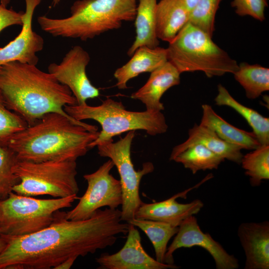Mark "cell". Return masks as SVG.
I'll return each mask as SVG.
<instances>
[{"instance_id":"cell-1","label":"cell","mask_w":269,"mask_h":269,"mask_svg":"<svg viewBox=\"0 0 269 269\" xmlns=\"http://www.w3.org/2000/svg\"><path fill=\"white\" fill-rule=\"evenodd\" d=\"M121 211L98 209L90 218L70 220L58 211L53 222L23 236L0 235L6 243L0 253V269H54L71 257H84L114 245L118 235H127L130 224Z\"/></svg>"},{"instance_id":"cell-2","label":"cell","mask_w":269,"mask_h":269,"mask_svg":"<svg viewBox=\"0 0 269 269\" xmlns=\"http://www.w3.org/2000/svg\"><path fill=\"white\" fill-rule=\"evenodd\" d=\"M99 133L96 126L50 113L14 134L6 145L18 160H76L86 154Z\"/></svg>"},{"instance_id":"cell-3","label":"cell","mask_w":269,"mask_h":269,"mask_svg":"<svg viewBox=\"0 0 269 269\" xmlns=\"http://www.w3.org/2000/svg\"><path fill=\"white\" fill-rule=\"evenodd\" d=\"M0 90L6 107L21 117L28 126L50 113L72 118L64 108L77 104L70 90L52 74L36 65L17 61L0 66Z\"/></svg>"},{"instance_id":"cell-4","label":"cell","mask_w":269,"mask_h":269,"mask_svg":"<svg viewBox=\"0 0 269 269\" xmlns=\"http://www.w3.org/2000/svg\"><path fill=\"white\" fill-rule=\"evenodd\" d=\"M138 0H77L70 15L62 18L37 17L41 29L54 37L86 41L120 28L123 22L134 21Z\"/></svg>"},{"instance_id":"cell-5","label":"cell","mask_w":269,"mask_h":269,"mask_svg":"<svg viewBox=\"0 0 269 269\" xmlns=\"http://www.w3.org/2000/svg\"><path fill=\"white\" fill-rule=\"evenodd\" d=\"M167 59L180 73L202 71L207 77L234 74L239 64L212 39L188 22L169 43Z\"/></svg>"},{"instance_id":"cell-6","label":"cell","mask_w":269,"mask_h":269,"mask_svg":"<svg viewBox=\"0 0 269 269\" xmlns=\"http://www.w3.org/2000/svg\"><path fill=\"white\" fill-rule=\"evenodd\" d=\"M64 110L76 120L92 119L100 124L102 130L90 144V148L125 132L143 130L149 135H155L165 133L168 129L161 112L128 111L121 102L110 98L97 106L75 104L66 105Z\"/></svg>"},{"instance_id":"cell-7","label":"cell","mask_w":269,"mask_h":269,"mask_svg":"<svg viewBox=\"0 0 269 269\" xmlns=\"http://www.w3.org/2000/svg\"><path fill=\"white\" fill-rule=\"evenodd\" d=\"M77 195L55 199H37L11 192L0 200V235L23 236L49 226L56 212L72 206Z\"/></svg>"},{"instance_id":"cell-8","label":"cell","mask_w":269,"mask_h":269,"mask_svg":"<svg viewBox=\"0 0 269 269\" xmlns=\"http://www.w3.org/2000/svg\"><path fill=\"white\" fill-rule=\"evenodd\" d=\"M76 167L73 160L39 162L18 160L13 171L19 182L12 191L28 196L48 195L64 198L77 195L79 189Z\"/></svg>"},{"instance_id":"cell-9","label":"cell","mask_w":269,"mask_h":269,"mask_svg":"<svg viewBox=\"0 0 269 269\" xmlns=\"http://www.w3.org/2000/svg\"><path fill=\"white\" fill-rule=\"evenodd\" d=\"M134 135L135 131H130L116 142L111 140L97 146L98 154L109 158L118 169L123 196L121 220L126 222L134 218L136 211L143 203L139 193L141 178L154 170V166L150 162L144 163L141 169L135 170L131 152Z\"/></svg>"},{"instance_id":"cell-10","label":"cell","mask_w":269,"mask_h":269,"mask_svg":"<svg viewBox=\"0 0 269 269\" xmlns=\"http://www.w3.org/2000/svg\"><path fill=\"white\" fill-rule=\"evenodd\" d=\"M114 166L110 159L96 171L84 175L87 188L77 205L65 212V217L70 220H83L91 218L101 208L117 209L123 201L122 189L120 180L110 173Z\"/></svg>"},{"instance_id":"cell-11","label":"cell","mask_w":269,"mask_h":269,"mask_svg":"<svg viewBox=\"0 0 269 269\" xmlns=\"http://www.w3.org/2000/svg\"><path fill=\"white\" fill-rule=\"evenodd\" d=\"M90 61L89 53L82 47H72L61 62L51 63L48 71L61 84L66 86L77 101V104H86V101L100 95L99 90L87 77L86 67Z\"/></svg>"},{"instance_id":"cell-12","label":"cell","mask_w":269,"mask_h":269,"mask_svg":"<svg viewBox=\"0 0 269 269\" xmlns=\"http://www.w3.org/2000/svg\"><path fill=\"white\" fill-rule=\"evenodd\" d=\"M194 246L206 250L212 257L217 269H237L239 267L238 260L233 255L227 253L209 233L202 232L194 215L185 219L178 226L175 237L167 249L165 263L174 264L173 254L177 249Z\"/></svg>"},{"instance_id":"cell-13","label":"cell","mask_w":269,"mask_h":269,"mask_svg":"<svg viewBox=\"0 0 269 269\" xmlns=\"http://www.w3.org/2000/svg\"><path fill=\"white\" fill-rule=\"evenodd\" d=\"M101 269H176L179 267L162 263L150 257L144 250L139 232L133 225L130 227L126 242L118 252L103 253L96 258Z\"/></svg>"},{"instance_id":"cell-14","label":"cell","mask_w":269,"mask_h":269,"mask_svg":"<svg viewBox=\"0 0 269 269\" xmlns=\"http://www.w3.org/2000/svg\"><path fill=\"white\" fill-rule=\"evenodd\" d=\"M24 0L25 11L21 31L13 40L0 48V66L14 61L35 65L38 62L36 53L42 50L44 40L33 30L32 21L35 9L42 0Z\"/></svg>"},{"instance_id":"cell-15","label":"cell","mask_w":269,"mask_h":269,"mask_svg":"<svg viewBox=\"0 0 269 269\" xmlns=\"http://www.w3.org/2000/svg\"><path fill=\"white\" fill-rule=\"evenodd\" d=\"M212 177V174H210L195 186L162 201L152 203L143 202L136 211L134 218L165 222L178 227L185 219L199 212L204 204L199 199H195L188 203H180L176 199L186 198L188 192Z\"/></svg>"},{"instance_id":"cell-16","label":"cell","mask_w":269,"mask_h":269,"mask_svg":"<svg viewBox=\"0 0 269 269\" xmlns=\"http://www.w3.org/2000/svg\"><path fill=\"white\" fill-rule=\"evenodd\" d=\"M238 236L244 251L245 269H269V222L241 224Z\"/></svg>"},{"instance_id":"cell-17","label":"cell","mask_w":269,"mask_h":269,"mask_svg":"<svg viewBox=\"0 0 269 269\" xmlns=\"http://www.w3.org/2000/svg\"><path fill=\"white\" fill-rule=\"evenodd\" d=\"M180 73L170 62L150 73L145 83L131 95V98L143 103L146 110L161 112L164 109L160 99L164 93L171 87L177 85L180 81Z\"/></svg>"},{"instance_id":"cell-18","label":"cell","mask_w":269,"mask_h":269,"mask_svg":"<svg viewBox=\"0 0 269 269\" xmlns=\"http://www.w3.org/2000/svg\"><path fill=\"white\" fill-rule=\"evenodd\" d=\"M131 56L127 63L114 72L116 86L119 89H126L130 80L142 73H151L168 61L166 48L159 46L153 48L139 47Z\"/></svg>"},{"instance_id":"cell-19","label":"cell","mask_w":269,"mask_h":269,"mask_svg":"<svg viewBox=\"0 0 269 269\" xmlns=\"http://www.w3.org/2000/svg\"><path fill=\"white\" fill-rule=\"evenodd\" d=\"M188 138L173 147L170 160L186 147L195 143L203 144L223 159L241 164L243 155L240 147L230 144L221 138L210 129L195 124L188 131Z\"/></svg>"},{"instance_id":"cell-20","label":"cell","mask_w":269,"mask_h":269,"mask_svg":"<svg viewBox=\"0 0 269 269\" xmlns=\"http://www.w3.org/2000/svg\"><path fill=\"white\" fill-rule=\"evenodd\" d=\"M190 11L180 0H160L156 10V34L170 42L189 22Z\"/></svg>"},{"instance_id":"cell-21","label":"cell","mask_w":269,"mask_h":269,"mask_svg":"<svg viewBox=\"0 0 269 269\" xmlns=\"http://www.w3.org/2000/svg\"><path fill=\"white\" fill-rule=\"evenodd\" d=\"M202 117L200 124L213 130L225 141L242 149L253 150L261 145L253 132H247L231 125L209 105H202Z\"/></svg>"},{"instance_id":"cell-22","label":"cell","mask_w":269,"mask_h":269,"mask_svg":"<svg viewBox=\"0 0 269 269\" xmlns=\"http://www.w3.org/2000/svg\"><path fill=\"white\" fill-rule=\"evenodd\" d=\"M134 20L135 38L127 54L131 56L139 47L151 48L158 46L159 42L156 34V10L157 0H138Z\"/></svg>"},{"instance_id":"cell-23","label":"cell","mask_w":269,"mask_h":269,"mask_svg":"<svg viewBox=\"0 0 269 269\" xmlns=\"http://www.w3.org/2000/svg\"><path fill=\"white\" fill-rule=\"evenodd\" d=\"M215 102L218 106H228L247 122L253 130L261 145L269 144V119L262 116L256 110L246 107L234 99L221 84L218 85V94Z\"/></svg>"},{"instance_id":"cell-24","label":"cell","mask_w":269,"mask_h":269,"mask_svg":"<svg viewBox=\"0 0 269 269\" xmlns=\"http://www.w3.org/2000/svg\"><path fill=\"white\" fill-rule=\"evenodd\" d=\"M127 222L145 233L154 248L155 259L159 262L165 263L167 244L177 233L178 227L165 222L135 218Z\"/></svg>"},{"instance_id":"cell-25","label":"cell","mask_w":269,"mask_h":269,"mask_svg":"<svg viewBox=\"0 0 269 269\" xmlns=\"http://www.w3.org/2000/svg\"><path fill=\"white\" fill-rule=\"evenodd\" d=\"M235 80L244 89L246 97L256 99L269 90V69L260 65L241 63L233 74Z\"/></svg>"},{"instance_id":"cell-26","label":"cell","mask_w":269,"mask_h":269,"mask_svg":"<svg viewBox=\"0 0 269 269\" xmlns=\"http://www.w3.org/2000/svg\"><path fill=\"white\" fill-rule=\"evenodd\" d=\"M224 160L200 143L186 147L171 159L181 163L193 174L200 170L217 169Z\"/></svg>"},{"instance_id":"cell-27","label":"cell","mask_w":269,"mask_h":269,"mask_svg":"<svg viewBox=\"0 0 269 269\" xmlns=\"http://www.w3.org/2000/svg\"><path fill=\"white\" fill-rule=\"evenodd\" d=\"M243 155L241 164L252 186H259L269 179V144L260 145Z\"/></svg>"},{"instance_id":"cell-28","label":"cell","mask_w":269,"mask_h":269,"mask_svg":"<svg viewBox=\"0 0 269 269\" xmlns=\"http://www.w3.org/2000/svg\"><path fill=\"white\" fill-rule=\"evenodd\" d=\"M15 153L7 145L0 144V200L6 198L13 191L19 180L13 171L18 161Z\"/></svg>"},{"instance_id":"cell-29","label":"cell","mask_w":269,"mask_h":269,"mask_svg":"<svg viewBox=\"0 0 269 269\" xmlns=\"http://www.w3.org/2000/svg\"><path fill=\"white\" fill-rule=\"evenodd\" d=\"M222 0H199L190 13L189 22L212 37L215 18Z\"/></svg>"},{"instance_id":"cell-30","label":"cell","mask_w":269,"mask_h":269,"mask_svg":"<svg viewBox=\"0 0 269 269\" xmlns=\"http://www.w3.org/2000/svg\"><path fill=\"white\" fill-rule=\"evenodd\" d=\"M27 126V123L21 117L6 107L0 90V144L6 145L14 134Z\"/></svg>"},{"instance_id":"cell-31","label":"cell","mask_w":269,"mask_h":269,"mask_svg":"<svg viewBox=\"0 0 269 269\" xmlns=\"http://www.w3.org/2000/svg\"><path fill=\"white\" fill-rule=\"evenodd\" d=\"M231 4L238 15H249L261 21L265 19V10L268 5L267 0H233Z\"/></svg>"},{"instance_id":"cell-32","label":"cell","mask_w":269,"mask_h":269,"mask_svg":"<svg viewBox=\"0 0 269 269\" xmlns=\"http://www.w3.org/2000/svg\"><path fill=\"white\" fill-rule=\"evenodd\" d=\"M24 12H17L0 4V32L4 28L14 25H22Z\"/></svg>"},{"instance_id":"cell-33","label":"cell","mask_w":269,"mask_h":269,"mask_svg":"<svg viewBox=\"0 0 269 269\" xmlns=\"http://www.w3.org/2000/svg\"><path fill=\"white\" fill-rule=\"evenodd\" d=\"M77 259V257H71L68 258L62 262L59 265L54 268V269H69L73 265L75 260Z\"/></svg>"},{"instance_id":"cell-34","label":"cell","mask_w":269,"mask_h":269,"mask_svg":"<svg viewBox=\"0 0 269 269\" xmlns=\"http://www.w3.org/2000/svg\"><path fill=\"white\" fill-rule=\"evenodd\" d=\"M181 0L186 6V7L188 9V10L191 11L192 9L195 7L199 0Z\"/></svg>"},{"instance_id":"cell-35","label":"cell","mask_w":269,"mask_h":269,"mask_svg":"<svg viewBox=\"0 0 269 269\" xmlns=\"http://www.w3.org/2000/svg\"><path fill=\"white\" fill-rule=\"evenodd\" d=\"M6 245V241L0 236V253L4 250Z\"/></svg>"},{"instance_id":"cell-36","label":"cell","mask_w":269,"mask_h":269,"mask_svg":"<svg viewBox=\"0 0 269 269\" xmlns=\"http://www.w3.org/2000/svg\"><path fill=\"white\" fill-rule=\"evenodd\" d=\"M11 1V0H0V4L6 6Z\"/></svg>"},{"instance_id":"cell-37","label":"cell","mask_w":269,"mask_h":269,"mask_svg":"<svg viewBox=\"0 0 269 269\" xmlns=\"http://www.w3.org/2000/svg\"><path fill=\"white\" fill-rule=\"evenodd\" d=\"M62 0H52V5L53 7H55L58 5Z\"/></svg>"}]
</instances>
